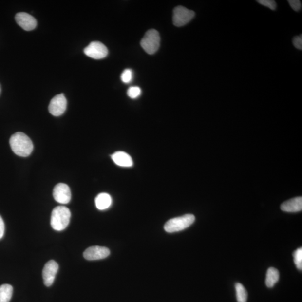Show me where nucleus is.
Segmentation results:
<instances>
[{
    "instance_id": "9",
    "label": "nucleus",
    "mask_w": 302,
    "mask_h": 302,
    "mask_svg": "<svg viewBox=\"0 0 302 302\" xmlns=\"http://www.w3.org/2000/svg\"><path fill=\"white\" fill-rule=\"evenodd\" d=\"M58 264L54 260H51L45 265L43 270V278L45 286H50L55 281L56 275L58 270Z\"/></svg>"
},
{
    "instance_id": "22",
    "label": "nucleus",
    "mask_w": 302,
    "mask_h": 302,
    "mask_svg": "<svg viewBox=\"0 0 302 302\" xmlns=\"http://www.w3.org/2000/svg\"><path fill=\"white\" fill-rule=\"evenodd\" d=\"M290 7L295 11H300L302 9V3L300 0H288Z\"/></svg>"
},
{
    "instance_id": "7",
    "label": "nucleus",
    "mask_w": 302,
    "mask_h": 302,
    "mask_svg": "<svg viewBox=\"0 0 302 302\" xmlns=\"http://www.w3.org/2000/svg\"><path fill=\"white\" fill-rule=\"evenodd\" d=\"M67 100L63 94L55 96L49 105V112L52 115L59 116L65 112L67 108Z\"/></svg>"
},
{
    "instance_id": "21",
    "label": "nucleus",
    "mask_w": 302,
    "mask_h": 302,
    "mask_svg": "<svg viewBox=\"0 0 302 302\" xmlns=\"http://www.w3.org/2000/svg\"><path fill=\"white\" fill-rule=\"evenodd\" d=\"M257 2L271 10H275L277 9V3L273 0H258Z\"/></svg>"
},
{
    "instance_id": "23",
    "label": "nucleus",
    "mask_w": 302,
    "mask_h": 302,
    "mask_svg": "<svg viewBox=\"0 0 302 302\" xmlns=\"http://www.w3.org/2000/svg\"><path fill=\"white\" fill-rule=\"evenodd\" d=\"M294 46L298 50H302V35L294 37L293 39Z\"/></svg>"
},
{
    "instance_id": "2",
    "label": "nucleus",
    "mask_w": 302,
    "mask_h": 302,
    "mask_svg": "<svg viewBox=\"0 0 302 302\" xmlns=\"http://www.w3.org/2000/svg\"><path fill=\"white\" fill-rule=\"evenodd\" d=\"M71 211L65 206H58L53 210L51 214V225L53 229L57 231L65 229L69 226Z\"/></svg>"
},
{
    "instance_id": "12",
    "label": "nucleus",
    "mask_w": 302,
    "mask_h": 302,
    "mask_svg": "<svg viewBox=\"0 0 302 302\" xmlns=\"http://www.w3.org/2000/svg\"><path fill=\"white\" fill-rule=\"evenodd\" d=\"M282 210L285 212L295 213L302 210V197L294 198L282 204Z\"/></svg>"
},
{
    "instance_id": "11",
    "label": "nucleus",
    "mask_w": 302,
    "mask_h": 302,
    "mask_svg": "<svg viewBox=\"0 0 302 302\" xmlns=\"http://www.w3.org/2000/svg\"><path fill=\"white\" fill-rule=\"evenodd\" d=\"M15 20L17 24L26 31H31L36 28L37 25V22L35 18L24 12L18 13L15 16Z\"/></svg>"
},
{
    "instance_id": "3",
    "label": "nucleus",
    "mask_w": 302,
    "mask_h": 302,
    "mask_svg": "<svg viewBox=\"0 0 302 302\" xmlns=\"http://www.w3.org/2000/svg\"><path fill=\"white\" fill-rule=\"evenodd\" d=\"M195 220V217L193 214H186L168 221L165 225L164 229L168 233L179 232L188 228Z\"/></svg>"
},
{
    "instance_id": "15",
    "label": "nucleus",
    "mask_w": 302,
    "mask_h": 302,
    "mask_svg": "<svg viewBox=\"0 0 302 302\" xmlns=\"http://www.w3.org/2000/svg\"><path fill=\"white\" fill-rule=\"evenodd\" d=\"M279 271L274 267H270L268 269L266 273L265 283L268 288H273L275 284L279 281Z\"/></svg>"
},
{
    "instance_id": "16",
    "label": "nucleus",
    "mask_w": 302,
    "mask_h": 302,
    "mask_svg": "<svg viewBox=\"0 0 302 302\" xmlns=\"http://www.w3.org/2000/svg\"><path fill=\"white\" fill-rule=\"evenodd\" d=\"M13 288L9 284L0 286V302H9L13 296Z\"/></svg>"
},
{
    "instance_id": "6",
    "label": "nucleus",
    "mask_w": 302,
    "mask_h": 302,
    "mask_svg": "<svg viewBox=\"0 0 302 302\" xmlns=\"http://www.w3.org/2000/svg\"><path fill=\"white\" fill-rule=\"evenodd\" d=\"M84 53L90 58L101 59L107 56L108 50L107 47L100 41H93L85 48Z\"/></svg>"
},
{
    "instance_id": "17",
    "label": "nucleus",
    "mask_w": 302,
    "mask_h": 302,
    "mask_svg": "<svg viewBox=\"0 0 302 302\" xmlns=\"http://www.w3.org/2000/svg\"><path fill=\"white\" fill-rule=\"evenodd\" d=\"M236 297L238 302H246L247 300V292L243 284L237 283L235 284Z\"/></svg>"
},
{
    "instance_id": "4",
    "label": "nucleus",
    "mask_w": 302,
    "mask_h": 302,
    "mask_svg": "<svg viewBox=\"0 0 302 302\" xmlns=\"http://www.w3.org/2000/svg\"><path fill=\"white\" fill-rule=\"evenodd\" d=\"M141 47L149 55H153L158 51L160 45V37L157 30L151 29L143 37Z\"/></svg>"
},
{
    "instance_id": "20",
    "label": "nucleus",
    "mask_w": 302,
    "mask_h": 302,
    "mask_svg": "<svg viewBox=\"0 0 302 302\" xmlns=\"http://www.w3.org/2000/svg\"><path fill=\"white\" fill-rule=\"evenodd\" d=\"M142 90L138 86H132L128 89L127 91L128 96L131 99H137L139 96L141 95Z\"/></svg>"
},
{
    "instance_id": "13",
    "label": "nucleus",
    "mask_w": 302,
    "mask_h": 302,
    "mask_svg": "<svg viewBox=\"0 0 302 302\" xmlns=\"http://www.w3.org/2000/svg\"><path fill=\"white\" fill-rule=\"evenodd\" d=\"M112 158L114 163L121 167H131L133 165L132 157L126 152L118 151L112 155Z\"/></svg>"
},
{
    "instance_id": "25",
    "label": "nucleus",
    "mask_w": 302,
    "mask_h": 302,
    "mask_svg": "<svg viewBox=\"0 0 302 302\" xmlns=\"http://www.w3.org/2000/svg\"><path fill=\"white\" fill-rule=\"evenodd\" d=\"M0 92H1V86H0Z\"/></svg>"
},
{
    "instance_id": "10",
    "label": "nucleus",
    "mask_w": 302,
    "mask_h": 302,
    "mask_svg": "<svg viewBox=\"0 0 302 302\" xmlns=\"http://www.w3.org/2000/svg\"><path fill=\"white\" fill-rule=\"evenodd\" d=\"M109 249L105 247L95 246L87 248L84 252V257L85 259L93 261L103 259L110 255Z\"/></svg>"
},
{
    "instance_id": "8",
    "label": "nucleus",
    "mask_w": 302,
    "mask_h": 302,
    "mask_svg": "<svg viewBox=\"0 0 302 302\" xmlns=\"http://www.w3.org/2000/svg\"><path fill=\"white\" fill-rule=\"evenodd\" d=\"M53 195L57 202L63 205L69 203L71 199L70 189L64 183H59L55 186Z\"/></svg>"
},
{
    "instance_id": "19",
    "label": "nucleus",
    "mask_w": 302,
    "mask_h": 302,
    "mask_svg": "<svg viewBox=\"0 0 302 302\" xmlns=\"http://www.w3.org/2000/svg\"><path fill=\"white\" fill-rule=\"evenodd\" d=\"M133 78V73L131 69H126L124 70L122 75L120 76L121 80L124 84H130Z\"/></svg>"
},
{
    "instance_id": "14",
    "label": "nucleus",
    "mask_w": 302,
    "mask_h": 302,
    "mask_svg": "<svg viewBox=\"0 0 302 302\" xmlns=\"http://www.w3.org/2000/svg\"><path fill=\"white\" fill-rule=\"evenodd\" d=\"M112 203V199L110 195L103 192L96 196L95 204L97 208L103 210L110 207Z\"/></svg>"
},
{
    "instance_id": "1",
    "label": "nucleus",
    "mask_w": 302,
    "mask_h": 302,
    "mask_svg": "<svg viewBox=\"0 0 302 302\" xmlns=\"http://www.w3.org/2000/svg\"><path fill=\"white\" fill-rule=\"evenodd\" d=\"M10 145L15 154L24 157L32 153L34 147L31 139L22 132H17L11 136Z\"/></svg>"
},
{
    "instance_id": "5",
    "label": "nucleus",
    "mask_w": 302,
    "mask_h": 302,
    "mask_svg": "<svg viewBox=\"0 0 302 302\" xmlns=\"http://www.w3.org/2000/svg\"><path fill=\"white\" fill-rule=\"evenodd\" d=\"M195 15L194 11L182 6H177L173 10V24L177 27H181L191 21Z\"/></svg>"
},
{
    "instance_id": "18",
    "label": "nucleus",
    "mask_w": 302,
    "mask_h": 302,
    "mask_svg": "<svg viewBox=\"0 0 302 302\" xmlns=\"http://www.w3.org/2000/svg\"><path fill=\"white\" fill-rule=\"evenodd\" d=\"M294 262L295 264L297 269L302 271V248H298L294 252L293 254Z\"/></svg>"
},
{
    "instance_id": "24",
    "label": "nucleus",
    "mask_w": 302,
    "mask_h": 302,
    "mask_svg": "<svg viewBox=\"0 0 302 302\" xmlns=\"http://www.w3.org/2000/svg\"><path fill=\"white\" fill-rule=\"evenodd\" d=\"M5 232V224L2 217L0 216V240L2 239L4 235Z\"/></svg>"
}]
</instances>
